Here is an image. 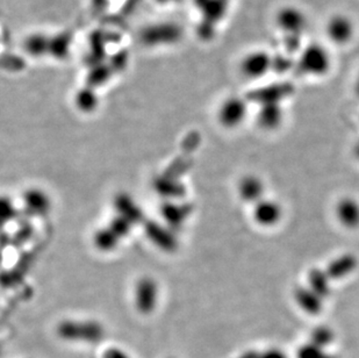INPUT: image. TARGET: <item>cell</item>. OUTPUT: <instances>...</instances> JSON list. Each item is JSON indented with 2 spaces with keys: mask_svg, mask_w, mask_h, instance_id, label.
I'll return each instance as SVG.
<instances>
[{
  "mask_svg": "<svg viewBox=\"0 0 359 358\" xmlns=\"http://www.w3.org/2000/svg\"><path fill=\"white\" fill-rule=\"evenodd\" d=\"M295 65L306 76L321 78L333 68V56L321 43H310L300 51Z\"/></svg>",
  "mask_w": 359,
  "mask_h": 358,
  "instance_id": "1",
  "label": "cell"
},
{
  "mask_svg": "<svg viewBox=\"0 0 359 358\" xmlns=\"http://www.w3.org/2000/svg\"><path fill=\"white\" fill-rule=\"evenodd\" d=\"M57 334L70 342L98 343L105 335V329L97 321H63L57 327Z\"/></svg>",
  "mask_w": 359,
  "mask_h": 358,
  "instance_id": "2",
  "label": "cell"
},
{
  "mask_svg": "<svg viewBox=\"0 0 359 358\" xmlns=\"http://www.w3.org/2000/svg\"><path fill=\"white\" fill-rule=\"evenodd\" d=\"M273 55L266 50L253 49L243 55L238 69L246 80H261L273 70Z\"/></svg>",
  "mask_w": 359,
  "mask_h": 358,
  "instance_id": "3",
  "label": "cell"
},
{
  "mask_svg": "<svg viewBox=\"0 0 359 358\" xmlns=\"http://www.w3.org/2000/svg\"><path fill=\"white\" fill-rule=\"evenodd\" d=\"M325 32L329 43L337 47L348 46L355 38L356 23L348 14L335 13L327 20Z\"/></svg>",
  "mask_w": 359,
  "mask_h": 358,
  "instance_id": "4",
  "label": "cell"
},
{
  "mask_svg": "<svg viewBox=\"0 0 359 358\" xmlns=\"http://www.w3.org/2000/svg\"><path fill=\"white\" fill-rule=\"evenodd\" d=\"M277 28L291 38H298L306 32L308 18L301 8L283 6L276 14Z\"/></svg>",
  "mask_w": 359,
  "mask_h": 358,
  "instance_id": "5",
  "label": "cell"
},
{
  "mask_svg": "<svg viewBox=\"0 0 359 358\" xmlns=\"http://www.w3.org/2000/svg\"><path fill=\"white\" fill-rule=\"evenodd\" d=\"M23 205L31 215L40 217V215H46L49 212L51 202L45 191L40 189H31L25 192Z\"/></svg>",
  "mask_w": 359,
  "mask_h": 358,
  "instance_id": "6",
  "label": "cell"
},
{
  "mask_svg": "<svg viewBox=\"0 0 359 358\" xmlns=\"http://www.w3.org/2000/svg\"><path fill=\"white\" fill-rule=\"evenodd\" d=\"M95 247L98 248L102 252H112L119 244L120 237L107 226L105 228L99 229L95 234Z\"/></svg>",
  "mask_w": 359,
  "mask_h": 358,
  "instance_id": "7",
  "label": "cell"
},
{
  "mask_svg": "<svg viewBox=\"0 0 359 358\" xmlns=\"http://www.w3.org/2000/svg\"><path fill=\"white\" fill-rule=\"evenodd\" d=\"M152 283L143 281L140 282V284L137 285V291H135V300H137V307L142 312H148L150 311L152 307Z\"/></svg>",
  "mask_w": 359,
  "mask_h": 358,
  "instance_id": "8",
  "label": "cell"
},
{
  "mask_svg": "<svg viewBox=\"0 0 359 358\" xmlns=\"http://www.w3.org/2000/svg\"><path fill=\"white\" fill-rule=\"evenodd\" d=\"M114 206L117 210V215L124 217L128 222L134 220L137 215V211L134 210V204L126 195H117Z\"/></svg>",
  "mask_w": 359,
  "mask_h": 358,
  "instance_id": "9",
  "label": "cell"
},
{
  "mask_svg": "<svg viewBox=\"0 0 359 358\" xmlns=\"http://www.w3.org/2000/svg\"><path fill=\"white\" fill-rule=\"evenodd\" d=\"M77 106L83 112H92L97 107V97L92 92L80 91L76 98Z\"/></svg>",
  "mask_w": 359,
  "mask_h": 358,
  "instance_id": "10",
  "label": "cell"
},
{
  "mask_svg": "<svg viewBox=\"0 0 359 358\" xmlns=\"http://www.w3.org/2000/svg\"><path fill=\"white\" fill-rule=\"evenodd\" d=\"M14 215H16V208L11 200L0 197V225L11 222Z\"/></svg>",
  "mask_w": 359,
  "mask_h": 358,
  "instance_id": "11",
  "label": "cell"
},
{
  "mask_svg": "<svg viewBox=\"0 0 359 358\" xmlns=\"http://www.w3.org/2000/svg\"><path fill=\"white\" fill-rule=\"evenodd\" d=\"M102 358H130V356L120 348L112 347L104 351Z\"/></svg>",
  "mask_w": 359,
  "mask_h": 358,
  "instance_id": "12",
  "label": "cell"
},
{
  "mask_svg": "<svg viewBox=\"0 0 359 358\" xmlns=\"http://www.w3.org/2000/svg\"><path fill=\"white\" fill-rule=\"evenodd\" d=\"M258 358H288L283 353L278 350L266 351L265 354L262 355L261 357Z\"/></svg>",
  "mask_w": 359,
  "mask_h": 358,
  "instance_id": "13",
  "label": "cell"
},
{
  "mask_svg": "<svg viewBox=\"0 0 359 358\" xmlns=\"http://www.w3.org/2000/svg\"><path fill=\"white\" fill-rule=\"evenodd\" d=\"M93 3H95V5H98V6H100V5L104 4L106 0H92Z\"/></svg>",
  "mask_w": 359,
  "mask_h": 358,
  "instance_id": "14",
  "label": "cell"
},
{
  "mask_svg": "<svg viewBox=\"0 0 359 358\" xmlns=\"http://www.w3.org/2000/svg\"><path fill=\"white\" fill-rule=\"evenodd\" d=\"M357 88H358V90H359V77H358V80H357Z\"/></svg>",
  "mask_w": 359,
  "mask_h": 358,
  "instance_id": "15",
  "label": "cell"
}]
</instances>
